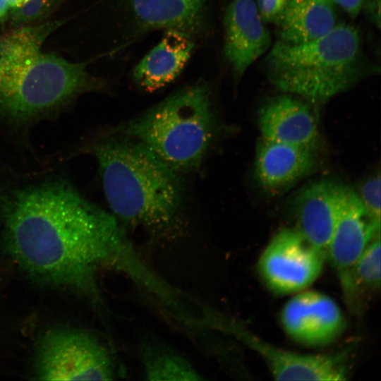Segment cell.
Returning <instances> with one entry per match:
<instances>
[{"label": "cell", "instance_id": "6da1fadb", "mask_svg": "<svg viewBox=\"0 0 381 381\" xmlns=\"http://www.w3.org/2000/svg\"><path fill=\"white\" fill-rule=\"evenodd\" d=\"M0 229L4 251L26 276L93 298L97 268L127 248L116 217L64 178L0 193Z\"/></svg>", "mask_w": 381, "mask_h": 381}, {"label": "cell", "instance_id": "7a4b0ae2", "mask_svg": "<svg viewBox=\"0 0 381 381\" xmlns=\"http://www.w3.org/2000/svg\"><path fill=\"white\" fill-rule=\"evenodd\" d=\"M61 24L45 21L0 32V119L29 127L58 114L80 95L104 87L87 64L43 50Z\"/></svg>", "mask_w": 381, "mask_h": 381}, {"label": "cell", "instance_id": "3957f363", "mask_svg": "<svg viewBox=\"0 0 381 381\" xmlns=\"http://www.w3.org/2000/svg\"><path fill=\"white\" fill-rule=\"evenodd\" d=\"M80 151L98 163L103 190L114 216L155 235L179 230L184 206L180 172L133 140L104 138Z\"/></svg>", "mask_w": 381, "mask_h": 381}, {"label": "cell", "instance_id": "277c9868", "mask_svg": "<svg viewBox=\"0 0 381 381\" xmlns=\"http://www.w3.org/2000/svg\"><path fill=\"white\" fill-rule=\"evenodd\" d=\"M270 82L284 93L325 102L379 71L365 53L359 30L339 23L327 34L291 44L278 40L264 59Z\"/></svg>", "mask_w": 381, "mask_h": 381}, {"label": "cell", "instance_id": "5b68a950", "mask_svg": "<svg viewBox=\"0 0 381 381\" xmlns=\"http://www.w3.org/2000/svg\"><path fill=\"white\" fill-rule=\"evenodd\" d=\"M214 123L211 92L198 83L133 119L123 133L183 172L200 167L212 143Z\"/></svg>", "mask_w": 381, "mask_h": 381}, {"label": "cell", "instance_id": "8992f818", "mask_svg": "<svg viewBox=\"0 0 381 381\" xmlns=\"http://www.w3.org/2000/svg\"><path fill=\"white\" fill-rule=\"evenodd\" d=\"M35 375L42 380H110L115 373L110 353L97 338L82 330L60 328L40 339Z\"/></svg>", "mask_w": 381, "mask_h": 381}, {"label": "cell", "instance_id": "52a82bcc", "mask_svg": "<svg viewBox=\"0 0 381 381\" xmlns=\"http://www.w3.org/2000/svg\"><path fill=\"white\" fill-rule=\"evenodd\" d=\"M326 254L298 228L281 229L260 257L258 269L268 288L279 294L307 288L319 277Z\"/></svg>", "mask_w": 381, "mask_h": 381}, {"label": "cell", "instance_id": "ba28073f", "mask_svg": "<svg viewBox=\"0 0 381 381\" xmlns=\"http://www.w3.org/2000/svg\"><path fill=\"white\" fill-rule=\"evenodd\" d=\"M231 330L260 356L276 380L338 381L347 378V359L344 353L301 354L272 346L236 325Z\"/></svg>", "mask_w": 381, "mask_h": 381}, {"label": "cell", "instance_id": "9c48e42d", "mask_svg": "<svg viewBox=\"0 0 381 381\" xmlns=\"http://www.w3.org/2000/svg\"><path fill=\"white\" fill-rule=\"evenodd\" d=\"M281 322L291 339L308 346L333 341L346 325L335 301L317 291H305L291 298L282 310Z\"/></svg>", "mask_w": 381, "mask_h": 381}, {"label": "cell", "instance_id": "30bf717a", "mask_svg": "<svg viewBox=\"0 0 381 381\" xmlns=\"http://www.w3.org/2000/svg\"><path fill=\"white\" fill-rule=\"evenodd\" d=\"M224 54L235 78L272 46V37L261 18L255 0H231L224 17Z\"/></svg>", "mask_w": 381, "mask_h": 381}, {"label": "cell", "instance_id": "8fae6325", "mask_svg": "<svg viewBox=\"0 0 381 381\" xmlns=\"http://www.w3.org/2000/svg\"><path fill=\"white\" fill-rule=\"evenodd\" d=\"M380 235V222L361 202L356 191L346 188L326 253L339 276L347 272L368 244Z\"/></svg>", "mask_w": 381, "mask_h": 381}, {"label": "cell", "instance_id": "7c38bea8", "mask_svg": "<svg viewBox=\"0 0 381 381\" xmlns=\"http://www.w3.org/2000/svg\"><path fill=\"white\" fill-rule=\"evenodd\" d=\"M346 188L334 181L320 180L308 185L296 198L297 228L325 254Z\"/></svg>", "mask_w": 381, "mask_h": 381}, {"label": "cell", "instance_id": "4fadbf2b", "mask_svg": "<svg viewBox=\"0 0 381 381\" xmlns=\"http://www.w3.org/2000/svg\"><path fill=\"white\" fill-rule=\"evenodd\" d=\"M258 124L262 138L316 145L318 131L313 112L306 102L294 95L284 93L268 99L259 109Z\"/></svg>", "mask_w": 381, "mask_h": 381}, {"label": "cell", "instance_id": "5bb4252c", "mask_svg": "<svg viewBox=\"0 0 381 381\" xmlns=\"http://www.w3.org/2000/svg\"><path fill=\"white\" fill-rule=\"evenodd\" d=\"M316 159L315 146L288 144L261 138L255 152V176L263 188L279 191L310 172Z\"/></svg>", "mask_w": 381, "mask_h": 381}, {"label": "cell", "instance_id": "9a60e30c", "mask_svg": "<svg viewBox=\"0 0 381 381\" xmlns=\"http://www.w3.org/2000/svg\"><path fill=\"white\" fill-rule=\"evenodd\" d=\"M161 41L133 70L138 85L147 92L156 91L173 82L181 73L194 48L190 35L167 30Z\"/></svg>", "mask_w": 381, "mask_h": 381}, {"label": "cell", "instance_id": "2e32d148", "mask_svg": "<svg viewBox=\"0 0 381 381\" xmlns=\"http://www.w3.org/2000/svg\"><path fill=\"white\" fill-rule=\"evenodd\" d=\"M208 0H126L137 24L144 29L177 30L188 35L202 27Z\"/></svg>", "mask_w": 381, "mask_h": 381}, {"label": "cell", "instance_id": "e0dca14e", "mask_svg": "<svg viewBox=\"0 0 381 381\" xmlns=\"http://www.w3.org/2000/svg\"><path fill=\"white\" fill-rule=\"evenodd\" d=\"M337 8L332 0H291L277 25L279 40L298 44L327 34L339 23Z\"/></svg>", "mask_w": 381, "mask_h": 381}, {"label": "cell", "instance_id": "ac0fdd59", "mask_svg": "<svg viewBox=\"0 0 381 381\" xmlns=\"http://www.w3.org/2000/svg\"><path fill=\"white\" fill-rule=\"evenodd\" d=\"M349 303L354 307L365 294L380 286V235L376 236L345 273L339 276Z\"/></svg>", "mask_w": 381, "mask_h": 381}, {"label": "cell", "instance_id": "d6986e66", "mask_svg": "<svg viewBox=\"0 0 381 381\" xmlns=\"http://www.w3.org/2000/svg\"><path fill=\"white\" fill-rule=\"evenodd\" d=\"M145 375L149 380H199L200 373L188 361L165 348L150 346L143 355Z\"/></svg>", "mask_w": 381, "mask_h": 381}, {"label": "cell", "instance_id": "ffe728a7", "mask_svg": "<svg viewBox=\"0 0 381 381\" xmlns=\"http://www.w3.org/2000/svg\"><path fill=\"white\" fill-rule=\"evenodd\" d=\"M61 0H28L20 7L10 11L8 17L13 27L42 23Z\"/></svg>", "mask_w": 381, "mask_h": 381}, {"label": "cell", "instance_id": "44dd1931", "mask_svg": "<svg viewBox=\"0 0 381 381\" xmlns=\"http://www.w3.org/2000/svg\"><path fill=\"white\" fill-rule=\"evenodd\" d=\"M380 176H373L360 188L356 193L361 202L368 212L377 221L380 222Z\"/></svg>", "mask_w": 381, "mask_h": 381}, {"label": "cell", "instance_id": "7402d4cb", "mask_svg": "<svg viewBox=\"0 0 381 381\" xmlns=\"http://www.w3.org/2000/svg\"><path fill=\"white\" fill-rule=\"evenodd\" d=\"M265 24L278 25L291 0H255Z\"/></svg>", "mask_w": 381, "mask_h": 381}, {"label": "cell", "instance_id": "603a6c76", "mask_svg": "<svg viewBox=\"0 0 381 381\" xmlns=\"http://www.w3.org/2000/svg\"><path fill=\"white\" fill-rule=\"evenodd\" d=\"M365 18L376 28H380V0H366L362 8Z\"/></svg>", "mask_w": 381, "mask_h": 381}, {"label": "cell", "instance_id": "cb8c5ba5", "mask_svg": "<svg viewBox=\"0 0 381 381\" xmlns=\"http://www.w3.org/2000/svg\"><path fill=\"white\" fill-rule=\"evenodd\" d=\"M335 5L342 9L351 19H355L361 13L366 0H332Z\"/></svg>", "mask_w": 381, "mask_h": 381}, {"label": "cell", "instance_id": "d4e9b609", "mask_svg": "<svg viewBox=\"0 0 381 381\" xmlns=\"http://www.w3.org/2000/svg\"><path fill=\"white\" fill-rule=\"evenodd\" d=\"M10 11L7 1L0 0V22H3L8 18Z\"/></svg>", "mask_w": 381, "mask_h": 381}, {"label": "cell", "instance_id": "484cf974", "mask_svg": "<svg viewBox=\"0 0 381 381\" xmlns=\"http://www.w3.org/2000/svg\"><path fill=\"white\" fill-rule=\"evenodd\" d=\"M6 1L11 11V10H14L20 7L24 4H25L28 0H6Z\"/></svg>", "mask_w": 381, "mask_h": 381}]
</instances>
